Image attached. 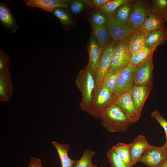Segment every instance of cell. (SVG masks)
<instances>
[{
    "mask_svg": "<svg viewBox=\"0 0 167 167\" xmlns=\"http://www.w3.org/2000/svg\"><path fill=\"white\" fill-rule=\"evenodd\" d=\"M99 119L102 126L108 131L112 132L125 131L134 124L115 101L106 109Z\"/></svg>",
    "mask_w": 167,
    "mask_h": 167,
    "instance_id": "cell-1",
    "label": "cell"
},
{
    "mask_svg": "<svg viewBox=\"0 0 167 167\" xmlns=\"http://www.w3.org/2000/svg\"><path fill=\"white\" fill-rule=\"evenodd\" d=\"M75 82L81 94V100L79 104L80 108L82 111L87 112L93 92L96 86L95 75L88 64L79 71Z\"/></svg>",
    "mask_w": 167,
    "mask_h": 167,
    "instance_id": "cell-2",
    "label": "cell"
},
{
    "mask_svg": "<svg viewBox=\"0 0 167 167\" xmlns=\"http://www.w3.org/2000/svg\"><path fill=\"white\" fill-rule=\"evenodd\" d=\"M115 100L113 94L102 85L96 86L92 96L88 113L99 119L106 109Z\"/></svg>",
    "mask_w": 167,
    "mask_h": 167,
    "instance_id": "cell-3",
    "label": "cell"
},
{
    "mask_svg": "<svg viewBox=\"0 0 167 167\" xmlns=\"http://www.w3.org/2000/svg\"><path fill=\"white\" fill-rule=\"evenodd\" d=\"M117 43L110 39L102 49L96 73V86L102 85L104 78L109 71L113 53Z\"/></svg>",
    "mask_w": 167,
    "mask_h": 167,
    "instance_id": "cell-4",
    "label": "cell"
},
{
    "mask_svg": "<svg viewBox=\"0 0 167 167\" xmlns=\"http://www.w3.org/2000/svg\"><path fill=\"white\" fill-rule=\"evenodd\" d=\"M107 27L110 38L118 42L129 38L135 31L127 23L116 19L112 14L109 18Z\"/></svg>",
    "mask_w": 167,
    "mask_h": 167,
    "instance_id": "cell-5",
    "label": "cell"
},
{
    "mask_svg": "<svg viewBox=\"0 0 167 167\" xmlns=\"http://www.w3.org/2000/svg\"><path fill=\"white\" fill-rule=\"evenodd\" d=\"M151 13V5L146 1L135 0L132 10L127 24L135 31L142 25Z\"/></svg>",
    "mask_w": 167,
    "mask_h": 167,
    "instance_id": "cell-6",
    "label": "cell"
},
{
    "mask_svg": "<svg viewBox=\"0 0 167 167\" xmlns=\"http://www.w3.org/2000/svg\"><path fill=\"white\" fill-rule=\"evenodd\" d=\"M129 38L118 42L113 52L108 72L123 68L130 63L131 55L128 49Z\"/></svg>",
    "mask_w": 167,
    "mask_h": 167,
    "instance_id": "cell-7",
    "label": "cell"
},
{
    "mask_svg": "<svg viewBox=\"0 0 167 167\" xmlns=\"http://www.w3.org/2000/svg\"><path fill=\"white\" fill-rule=\"evenodd\" d=\"M153 54L136 67L133 75L134 85L152 86L154 67Z\"/></svg>",
    "mask_w": 167,
    "mask_h": 167,
    "instance_id": "cell-8",
    "label": "cell"
},
{
    "mask_svg": "<svg viewBox=\"0 0 167 167\" xmlns=\"http://www.w3.org/2000/svg\"><path fill=\"white\" fill-rule=\"evenodd\" d=\"M167 159V151L164 146L149 145L139 161L146 167H159Z\"/></svg>",
    "mask_w": 167,
    "mask_h": 167,
    "instance_id": "cell-9",
    "label": "cell"
},
{
    "mask_svg": "<svg viewBox=\"0 0 167 167\" xmlns=\"http://www.w3.org/2000/svg\"><path fill=\"white\" fill-rule=\"evenodd\" d=\"M115 103L133 123L139 120L140 115L137 112L132 98L130 89L117 97Z\"/></svg>",
    "mask_w": 167,
    "mask_h": 167,
    "instance_id": "cell-10",
    "label": "cell"
},
{
    "mask_svg": "<svg viewBox=\"0 0 167 167\" xmlns=\"http://www.w3.org/2000/svg\"><path fill=\"white\" fill-rule=\"evenodd\" d=\"M135 67L129 63L122 70L114 93L115 99L123 92L131 89L134 85L133 75Z\"/></svg>",
    "mask_w": 167,
    "mask_h": 167,
    "instance_id": "cell-11",
    "label": "cell"
},
{
    "mask_svg": "<svg viewBox=\"0 0 167 167\" xmlns=\"http://www.w3.org/2000/svg\"><path fill=\"white\" fill-rule=\"evenodd\" d=\"M152 86L134 85L130 89L131 96L137 111L141 115L143 108Z\"/></svg>",
    "mask_w": 167,
    "mask_h": 167,
    "instance_id": "cell-12",
    "label": "cell"
},
{
    "mask_svg": "<svg viewBox=\"0 0 167 167\" xmlns=\"http://www.w3.org/2000/svg\"><path fill=\"white\" fill-rule=\"evenodd\" d=\"M149 145L144 135H139L134 139L130 150L131 167L139 161Z\"/></svg>",
    "mask_w": 167,
    "mask_h": 167,
    "instance_id": "cell-13",
    "label": "cell"
},
{
    "mask_svg": "<svg viewBox=\"0 0 167 167\" xmlns=\"http://www.w3.org/2000/svg\"><path fill=\"white\" fill-rule=\"evenodd\" d=\"M0 23L11 33H15L19 28L9 6L2 1L0 2Z\"/></svg>",
    "mask_w": 167,
    "mask_h": 167,
    "instance_id": "cell-14",
    "label": "cell"
},
{
    "mask_svg": "<svg viewBox=\"0 0 167 167\" xmlns=\"http://www.w3.org/2000/svg\"><path fill=\"white\" fill-rule=\"evenodd\" d=\"M23 1L28 7L39 8L51 13L56 8H69L67 0H24Z\"/></svg>",
    "mask_w": 167,
    "mask_h": 167,
    "instance_id": "cell-15",
    "label": "cell"
},
{
    "mask_svg": "<svg viewBox=\"0 0 167 167\" xmlns=\"http://www.w3.org/2000/svg\"><path fill=\"white\" fill-rule=\"evenodd\" d=\"M52 13L60 21L64 31H70L75 26L77 19L68 8H56Z\"/></svg>",
    "mask_w": 167,
    "mask_h": 167,
    "instance_id": "cell-16",
    "label": "cell"
},
{
    "mask_svg": "<svg viewBox=\"0 0 167 167\" xmlns=\"http://www.w3.org/2000/svg\"><path fill=\"white\" fill-rule=\"evenodd\" d=\"M102 49L98 45L95 37L92 34L88 45L89 55V61L88 64L95 76Z\"/></svg>",
    "mask_w": 167,
    "mask_h": 167,
    "instance_id": "cell-17",
    "label": "cell"
},
{
    "mask_svg": "<svg viewBox=\"0 0 167 167\" xmlns=\"http://www.w3.org/2000/svg\"><path fill=\"white\" fill-rule=\"evenodd\" d=\"M9 70L0 73V100L6 102L13 94L12 81Z\"/></svg>",
    "mask_w": 167,
    "mask_h": 167,
    "instance_id": "cell-18",
    "label": "cell"
},
{
    "mask_svg": "<svg viewBox=\"0 0 167 167\" xmlns=\"http://www.w3.org/2000/svg\"><path fill=\"white\" fill-rule=\"evenodd\" d=\"M167 40V29L165 27L148 32L145 45L156 49L158 46L164 44Z\"/></svg>",
    "mask_w": 167,
    "mask_h": 167,
    "instance_id": "cell-19",
    "label": "cell"
},
{
    "mask_svg": "<svg viewBox=\"0 0 167 167\" xmlns=\"http://www.w3.org/2000/svg\"><path fill=\"white\" fill-rule=\"evenodd\" d=\"M68 9L77 19L86 17L92 9L85 0H67Z\"/></svg>",
    "mask_w": 167,
    "mask_h": 167,
    "instance_id": "cell-20",
    "label": "cell"
},
{
    "mask_svg": "<svg viewBox=\"0 0 167 167\" xmlns=\"http://www.w3.org/2000/svg\"><path fill=\"white\" fill-rule=\"evenodd\" d=\"M164 23L162 19L151 13L147 18L142 25L136 31L148 33L165 27Z\"/></svg>",
    "mask_w": 167,
    "mask_h": 167,
    "instance_id": "cell-21",
    "label": "cell"
},
{
    "mask_svg": "<svg viewBox=\"0 0 167 167\" xmlns=\"http://www.w3.org/2000/svg\"><path fill=\"white\" fill-rule=\"evenodd\" d=\"M52 144L58 152L62 167H73L77 161L71 159L69 156V145L67 143H60L54 141L52 142Z\"/></svg>",
    "mask_w": 167,
    "mask_h": 167,
    "instance_id": "cell-22",
    "label": "cell"
},
{
    "mask_svg": "<svg viewBox=\"0 0 167 167\" xmlns=\"http://www.w3.org/2000/svg\"><path fill=\"white\" fill-rule=\"evenodd\" d=\"M148 33L135 31L129 38L128 46L131 56L140 50L145 45Z\"/></svg>",
    "mask_w": 167,
    "mask_h": 167,
    "instance_id": "cell-23",
    "label": "cell"
},
{
    "mask_svg": "<svg viewBox=\"0 0 167 167\" xmlns=\"http://www.w3.org/2000/svg\"><path fill=\"white\" fill-rule=\"evenodd\" d=\"M111 15L105 12L100 9H93L91 10L87 15L91 25L102 26H107Z\"/></svg>",
    "mask_w": 167,
    "mask_h": 167,
    "instance_id": "cell-24",
    "label": "cell"
},
{
    "mask_svg": "<svg viewBox=\"0 0 167 167\" xmlns=\"http://www.w3.org/2000/svg\"><path fill=\"white\" fill-rule=\"evenodd\" d=\"M156 48L145 45L142 49L131 56L130 64L137 66L148 59L153 54Z\"/></svg>",
    "mask_w": 167,
    "mask_h": 167,
    "instance_id": "cell-25",
    "label": "cell"
},
{
    "mask_svg": "<svg viewBox=\"0 0 167 167\" xmlns=\"http://www.w3.org/2000/svg\"><path fill=\"white\" fill-rule=\"evenodd\" d=\"M135 0H130L119 7L112 14L116 19L127 23Z\"/></svg>",
    "mask_w": 167,
    "mask_h": 167,
    "instance_id": "cell-26",
    "label": "cell"
},
{
    "mask_svg": "<svg viewBox=\"0 0 167 167\" xmlns=\"http://www.w3.org/2000/svg\"><path fill=\"white\" fill-rule=\"evenodd\" d=\"M131 144V143L127 144L120 142L111 148L118 156L127 167H131L130 152Z\"/></svg>",
    "mask_w": 167,
    "mask_h": 167,
    "instance_id": "cell-27",
    "label": "cell"
},
{
    "mask_svg": "<svg viewBox=\"0 0 167 167\" xmlns=\"http://www.w3.org/2000/svg\"><path fill=\"white\" fill-rule=\"evenodd\" d=\"M92 34L95 37L98 45L102 49L110 39L109 36L107 26H97L91 25Z\"/></svg>",
    "mask_w": 167,
    "mask_h": 167,
    "instance_id": "cell-28",
    "label": "cell"
},
{
    "mask_svg": "<svg viewBox=\"0 0 167 167\" xmlns=\"http://www.w3.org/2000/svg\"><path fill=\"white\" fill-rule=\"evenodd\" d=\"M151 4V13L167 22V0H153Z\"/></svg>",
    "mask_w": 167,
    "mask_h": 167,
    "instance_id": "cell-29",
    "label": "cell"
},
{
    "mask_svg": "<svg viewBox=\"0 0 167 167\" xmlns=\"http://www.w3.org/2000/svg\"><path fill=\"white\" fill-rule=\"evenodd\" d=\"M123 68L115 71L108 72L103 79L101 85L107 88L113 95L119 75Z\"/></svg>",
    "mask_w": 167,
    "mask_h": 167,
    "instance_id": "cell-30",
    "label": "cell"
},
{
    "mask_svg": "<svg viewBox=\"0 0 167 167\" xmlns=\"http://www.w3.org/2000/svg\"><path fill=\"white\" fill-rule=\"evenodd\" d=\"M97 154L89 148L85 149L81 157L77 161L73 167H90L92 157Z\"/></svg>",
    "mask_w": 167,
    "mask_h": 167,
    "instance_id": "cell-31",
    "label": "cell"
},
{
    "mask_svg": "<svg viewBox=\"0 0 167 167\" xmlns=\"http://www.w3.org/2000/svg\"><path fill=\"white\" fill-rule=\"evenodd\" d=\"M128 0H109L100 9L109 14H112L119 7Z\"/></svg>",
    "mask_w": 167,
    "mask_h": 167,
    "instance_id": "cell-32",
    "label": "cell"
},
{
    "mask_svg": "<svg viewBox=\"0 0 167 167\" xmlns=\"http://www.w3.org/2000/svg\"><path fill=\"white\" fill-rule=\"evenodd\" d=\"M106 154L110 164L111 167H127L112 148L108 151Z\"/></svg>",
    "mask_w": 167,
    "mask_h": 167,
    "instance_id": "cell-33",
    "label": "cell"
},
{
    "mask_svg": "<svg viewBox=\"0 0 167 167\" xmlns=\"http://www.w3.org/2000/svg\"><path fill=\"white\" fill-rule=\"evenodd\" d=\"M10 57L2 48L0 49V73L9 70Z\"/></svg>",
    "mask_w": 167,
    "mask_h": 167,
    "instance_id": "cell-34",
    "label": "cell"
},
{
    "mask_svg": "<svg viewBox=\"0 0 167 167\" xmlns=\"http://www.w3.org/2000/svg\"><path fill=\"white\" fill-rule=\"evenodd\" d=\"M151 116L155 118L164 128L167 140V120H166L156 109L153 111L151 114Z\"/></svg>",
    "mask_w": 167,
    "mask_h": 167,
    "instance_id": "cell-35",
    "label": "cell"
},
{
    "mask_svg": "<svg viewBox=\"0 0 167 167\" xmlns=\"http://www.w3.org/2000/svg\"><path fill=\"white\" fill-rule=\"evenodd\" d=\"M92 9H101L102 6L109 0H85Z\"/></svg>",
    "mask_w": 167,
    "mask_h": 167,
    "instance_id": "cell-36",
    "label": "cell"
},
{
    "mask_svg": "<svg viewBox=\"0 0 167 167\" xmlns=\"http://www.w3.org/2000/svg\"><path fill=\"white\" fill-rule=\"evenodd\" d=\"M28 167H42L41 162L39 158L31 157Z\"/></svg>",
    "mask_w": 167,
    "mask_h": 167,
    "instance_id": "cell-37",
    "label": "cell"
},
{
    "mask_svg": "<svg viewBox=\"0 0 167 167\" xmlns=\"http://www.w3.org/2000/svg\"><path fill=\"white\" fill-rule=\"evenodd\" d=\"M159 167H167V159Z\"/></svg>",
    "mask_w": 167,
    "mask_h": 167,
    "instance_id": "cell-38",
    "label": "cell"
},
{
    "mask_svg": "<svg viewBox=\"0 0 167 167\" xmlns=\"http://www.w3.org/2000/svg\"><path fill=\"white\" fill-rule=\"evenodd\" d=\"M163 146L165 147L167 151V140H166V142Z\"/></svg>",
    "mask_w": 167,
    "mask_h": 167,
    "instance_id": "cell-39",
    "label": "cell"
},
{
    "mask_svg": "<svg viewBox=\"0 0 167 167\" xmlns=\"http://www.w3.org/2000/svg\"><path fill=\"white\" fill-rule=\"evenodd\" d=\"M90 167H98L96 165H93L92 164ZM100 167H103V166H101Z\"/></svg>",
    "mask_w": 167,
    "mask_h": 167,
    "instance_id": "cell-40",
    "label": "cell"
}]
</instances>
